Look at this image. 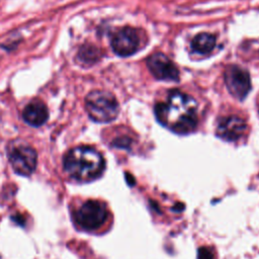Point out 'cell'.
I'll use <instances>...</instances> for the list:
<instances>
[{"mask_svg": "<svg viewBox=\"0 0 259 259\" xmlns=\"http://www.w3.org/2000/svg\"><path fill=\"white\" fill-rule=\"evenodd\" d=\"M75 221L85 231H96L100 229L108 218L105 204L98 200L85 201L75 212Z\"/></svg>", "mask_w": 259, "mask_h": 259, "instance_id": "obj_4", "label": "cell"}, {"mask_svg": "<svg viewBox=\"0 0 259 259\" xmlns=\"http://www.w3.org/2000/svg\"><path fill=\"white\" fill-rule=\"evenodd\" d=\"M100 57H101L100 51L92 45L83 46L78 53L79 60L83 64H87V65H92L96 63L100 59Z\"/></svg>", "mask_w": 259, "mask_h": 259, "instance_id": "obj_12", "label": "cell"}, {"mask_svg": "<svg viewBox=\"0 0 259 259\" xmlns=\"http://www.w3.org/2000/svg\"><path fill=\"white\" fill-rule=\"evenodd\" d=\"M49 116L48 108L42 101L33 100L29 102L22 112V117L26 123L32 126L42 125Z\"/></svg>", "mask_w": 259, "mask_h": 259, "instance_id": "obj_10", "label": "cell"}, {"mask_svg": "<svg viewBox=\"0 0 259 259\" xmlns=\"http://www.w3.org/2000/svg\"><path fill=\"white\" fill-rule=\"evenodd\" d=\"M248 125L245 119L237 115L220 118L217 124V136L227 142H237L247 134Z\"/></svg>", "mask_w": 259, "mask_h": 259, "instance_id": "obj_9", "label": "cell"}, {"mask_svg": "<svg viewBox=\"0 0 259 259\" xmlns=\"http://www.w3.org/2000/svg\"><path fill=\"white\" fill-rule=\"evenodd\" d=\"M85 107L89 117L96 122L112 121L119 112V105L114 95L104 90L91 91L86 96Z\"/></svg>", "mask_w": 259, "mask_h": 259, "instance_id": "obj_3", "label": "cell"}, {"mask_svg": "<svg viewBox=\"0 0 259 259\" xmlns=\"http://www.w3.org/2000/svg\"><path fill=\"white\" fill-rule=\"evenodd\" d=\"M8 156L13 170L19 175L28 176L36 167V152L25 142L12 143L8 150Z\"/></svg>", "mask_w": 259, "mask_h": 259, "instance_id": "obj_5", "label": "cell"}, {"mask_svg": "<svg viewBox=\"0 0 259 259\" xmlns=\"http://www.w3.org/2000/svg\"><path fill=\"white\" fill-rule=\"evenodd\" d=\"M224 78L229 92L239 100H243L251 90L249 73L241 67L236 65L227 67Z\"/></svg>", "mask_w": 259, "mask_h": 259, "instance_id": "obj_6", "label": "cell"}, {"mask_svg": "<svg viewBox=\"0 0 259 259\" xmlns=\"http://www.w3.org/2000/svg\"><path fill=\"white\" fill-rule=\"evenodd\" d=\"M147 66L151 74L158 80L178 81L179 71L175 64L164 54L155 53L147 60Z\"/></svg>", "mask_w": 259, "mask_h": 259, "instance_id": "obj_8", "label": "cell"}, {"mask_svg": "<svg viewBox=\"0 0 259 259\" xmlns=\"http://www.w3.org/2000/svg\"><path fill=\"white\" fill-rule=\"evenodd\" d=\"M110 45L116 55L128 57L141 47L140 32L133 27H123L112 35Z\"/></svg>", "mask_w": 259, "mask_h": 259, "instance_id": "obj_7", "label": "cell"}, {"mask_svg": "<svg viewBox=\"0 0 259 259\" xmlns=\"http://www.w3.org/2000/svg\"><path fill=\"white\" fill-rule=\"evenodd\" d=\"M158 121L176 134H188L198 122L196 101L179 90H172L154 107Z\"/></svg>", "mask_w": 259, "mask_h": 259, "instance_id": "obj_1", "label": "cell"}, {"mask_svg": "<svg viewBox=\"0 0 259 259\" xmlns=\"http://www.w3.org/2000/svg\"><path fill=\"white\" fill-rule=\"evenodd\" d=\"M215 46V36L211 33L202 32L194 36L191 41V49L193 52L200 55L209 54Z\"/></svg>", "mask_w": 259, "mask_h": 259, "instance_id": "obj_11", "label": "cell"}, {"mask_svg": "<svg viewBox=\"0 0 259 259\" xmlns=\"http://www.w3.org/2000/svg\"><path fill=\"white\" fill-rule=\"evenodd\" d=\"M104 159L95 149L80 146L70 150L64 158V169L73 179L89 182L101 175L104 170Z\"/></svg>", "mask_w": 259, "mask_h": 259, "instance_id": "obj_2", "label": "cell"}, {"mask_svg": "<svg viewBox=\"0 0 259 259\" xmlns=\"http://www.w3.org/2000/svg\"><path fill=\"white\" fill-rule=\"evenodd\" d=\"M197 259H213V254L208 248L200 247L197 251Z\"/></svg>", "mask_w": 259, "mask_h": 259, "instance_id": "obj_14", "label": "cell"}, {"mask_svg": "<svg viewBox=\"0 0 259 259\" xmlns=\"http://www.w3.org/2000/svg\"><path fill=\"white\" fill-rule=\"evenodd\" d=\"M125 178H126V181H127V183H128V184H131V185L135 184V178H134V177H132L128 173H126V174H125Z\"/></svg>", "mask_w": 259, "mask_h": 259, "instance_id": "obj_15", "label": "cell"}, {"mask_svg": "<svg viewBox=\"0 0 259 259\" xmlns=\"http://www.w3.org/2000/svg\"><path fill=\"white\" fill-rule=\"evenodd\" d=\"M133 139L128 136H119L116 137L113 141H112V146L115 148H119V149H124V150H128L131 149L132 145H133Z\"/></svg>", "mask_w": 259, "mask_h": 259, "instance_id": "obj_13", "label": "cell"}]
</instances>
